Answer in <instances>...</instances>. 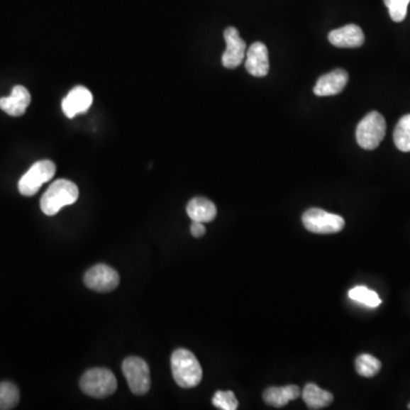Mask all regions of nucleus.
<instances>
[{
    "mask_svg": "<svg viewBox=\"0 0 410 410\" xmlns=\"http://www.w3.org/2000/svg\"><path fill=\"white\" fill-rule=\"evenodd\" d=\"M171 370L177 384L184 389L197 387L203 377L202 367L193 353L178 349L171 355Z\"/></svg>",
    "mask_w": 410,
    "mask_h": 410,
    "instance_id": "1",
    "label": "nucleus"
},
{
    "mask_svg": "<svg viewBox=\"0 0 410 410\" xmlns=\"http://www.w3.org/2000/svg\"><path fill=\"white\" fill-rule=\"evenodd\" d=\"M79 199V189L74 182L58 179L52 182L43 195L40 208L46 216H55L62 208L73 204Z\"/></svg>",
    "mask_w": 410,
    "mask_h": 410,
    "instance_id": "2",
    "label": "nucleus"
},
{
    "mask_svg": "<svg viewBox=\"0 0 410 410\" xmlns=\"http://www.w3.org/2000/svg\"><path fill=\"white\" fill-rule=\"evenodd\" d=\"M385 133H387L385 118L379 112L373 111L368 113L359 122L355 137L361 148L372 150L379 148V145L384 139Z\"/></svg>",
    "mask_w": 410,
    "mask_h": 410,
    "instance_id": "3",
    "label": "nucleus"
},
{
    "mask_svg": "<svg viewBox=\"0 0 410 410\" xmlns=\"http://www.w3.org/2000/svg\"><path fill=\"white\" fill-rule=\"evenodd\" d=\"M81 390L94 398H105L116 392L118 383L116 376L106 368H93L80 379Z\"/></svg>",
    "mask_w": 410,
    "mask_h": 410,
    "instance_id": "4",
    "label": "nucleus"
},
{
    "mask_svg": "<svg viewBox=\"0 0 410 410\" xmlns=\"http://www.w3.org/2000/svg\"><path fill=\"white\" fill-rule=\"evenodd\" d=\"M56 165L50 160L35 162L18 182V191L23 196H33L45 182L55 176Z\"/></svg>",
    "mask_w": 410,
    "mask_h": 410,
    "instance_id": "5",
    "label": "nucleus"
},
{
    "mask_svg": "<svg viewBox=\"0 0 410 410\" xmlns=\"http://www.w3.org/2000/svg\"><path fill=\"white\" fill-rule=\"evenodd\" d=\"M302 223L306 231L314 234H336L345 225L341 216L323 211L321 209H309L304 212Z\"/></svg>",
    "mask_w": 410,
    "mask_h": 410,
    "instance_id": "6",
    "label": "nucleus"
},
{
    "mask_svg": "<svg viewBox=\"0 0 410 410\" xmlns=\"http://www.w3.org/2000/svg\"><path fill=\"white\" fill-rule=\"evenodd\" d=\"M122 372L133 394L144 396L150 391V374L146 361L138 357H129L122 364Z\"/></svg>",
    "mask_w": 410,
    "mask_h": 410,
    "instance_id": "7",
    "label": "nucleus"
},
{
    "mask_svg": "<svg viewBox=\"0 0 410 410\" xmlns=\"http://www.w3.org/2000/svg\"><path fill=\"white\" fill-rule=\"evenodd\" d=\"M84 285L96 292H110L118 287L120 276L114 269L106 265H97L90 268L84 278Z\"/></svg>",
    "mask_w": 410,
    "mask_h": 410,
    "instance_id": "8",
    "label": "nucleus"
},
{
    "mask_svg": "<svg viewBox=\"0 0 410 410\" xmlns=\"http://www.w3.org/2000/svg\"><path fill=\"white\" fill-rule=\"evenodd\" d=\"M225 40L227 47L221 58L223 65L226 69H236L245 57V41L240 38L238 30L233 26L225 30Z\"/></svg>",
    "mask_w": 410,
    "mask_h": 410,
    "instance_id": "9",
    "label": "nucleus"
},
{
    "mask_svg": "<svg viewBox=\"0 0 410 410\" xmlns=\"http://www.w3.org/2000/svg\"><path fill=\"white\" fill-rule=\"evenodd\" d=\"M93 104V95L82 86L73 88L62 101V110L67 118H74L77 114L86 113Z\"/></svg>",
    "mask_w": 410,
    "mask_h": 410,
    "instance_id": "10",
    "label": "nucleus"
},
{
    "mask_svg": "<svg viewBox=\"0 0 410 410\" xmlns=\"http://www.w3.org/2000/svg\"><path fill=\"white\" fill-rule=\"evenodd\" d=\"M349 81V74L343 69H336L318 79L314 93L319 97L334 96L341 93Z\"/></svg>",
    "mask_w": 410,
    "mask_h": 410,
    "instance_id": "11",
    "label": "nucleus"
},
{
    "mask_svg": "<svg viewBox=\"0 0 410 410\" xmlns=\"http://www.w3.org/2000/svg\"><path fill=\"white\" fill-rule=\"evenodd\" d=\"M245 69L257 78L266 77L269 72L268 48L260 41L252 44L246 54Z\"/></svg>",
    "mask_w": 410,
    "mask_h": 410,
    "instance_id": "12",
    "label": "nucleus"
},
{
    "mask_svg": "<svg viewBox=\"0 0 410 410\" xmlns=\"http://www.w3.org/2000/svg\"><path fill=\"white\" fill-rule=\"evenodd\" d=\"M328 40L340 48H355L364 45L365 35L360 26L349 24L340 29L333 30L328 35Z\"/></svg>",
    "mask_w": 410,
    "mask_h": 410,
    "instance_id": "13",
    "label": "nucleus"
},
{
    "mask_svg": "<svg viewBox=\"0 0 410 410\" xmlns=\"http://www.w3.org/2000/svg\"><path fill=\"white\" fill-rule=\"evenodd\" d=\"M31 103L29 90L23 86H15L9 97L0 99V109L11 116H21Z\"/></svg>",
    "mask_w": 410,
    "mask_h": 410,
    "instance_id": "14",
    "label": "nucleus"
},
{
    "mask_svg": "<svg viewBox=\"0 0 410 410\" xmlns=\"http://www.w3.org/2000/svg\"><path fill=\"white\" fill-rule=\"evenodd\" d=\"M188 217L197 223H211L217 217V208L205 197H195L187 205Z\"/></svg>",
    "mask_w": 410,
    "mask_h": 410,
    "instance_id": "15",
    "label": "nucleus"
},
{
    "mask_svg": "<svg viewBox=\"0 0 410 410\" xmlns=\"http://www.w3.org/2000/svg\"><path fill=\"white\" fill-rule=\"evenodd\" d=\"M300 387L297 385H286L283 387H269L263 393V400L272 407H284L289 401L300 397Z\"/></svg>",
    "mask_w": 410,
    "mask_h": 410,
    "instance_id": "16",
    "label": "nucleus"
},
{
    "mask_svg": "<svg viewBox=\"0 0 410 410\" xmlns=\"http://www.w3.org/2000/svg\"><path fill=\"white\" fill-rule=\"evenodd\" d=\"M302 398L309 409H321L330 406L333 402L332 393L323 390L318 385L306 384L302 391Z\"/></svg>",
    "mask_w": 410,
    "mask_h": 410,
    "instance_id": "17",
    "label": "nucleus"
},
{
    "mask_svg": "<svg viewBox=\"0 0 410 410\" xmlns=\"http://www.w3.org/2000/svg\"><path fill=\"white\" fill-rule=\"evenodd\" d=\"M349 298L370 308H377L382 304L379 294L372 289H367L366 286H355L350 289Z\"/></svg>",
    "mask_w": 410,
    "mask_h": 410,
    "instance_id": "18",
    "label": "nucleus"
},
{
    "mask_svg": "<svg viewBox=\"0 0 410 410\" xmlns=\"http://www.w3.org/2000/svg\"><path fill=\"white\" fill-rule=\"evenodd\" d=\"M381 368V361L374 355L364 353L355 359V370L362 377H374L376 374H379Z\"/></svg>",
    "mask_w": 410,
    "mask_h": 410,
    "instance_id": "19",
    "label": "nucleus"
},
{
    "mask_svg": "<svg viewBox=\"0 0 410 410\" xmlns=\"http://www.w3.org/2000/svg\"><path fill=\"white\" fill-rule=\"evenodd\" d=\"M393 139L399 150L410 152V114L399 120L393 133Z\"/></svg>",
    "mask_w": 410,
    "mask_h": 410,
    "instance_id": "20",
    "label": "nucleus"
},
{
    "mask_svg": "<svg viewBox=\"0 0 410 410\" xmlns=\"http://www.w3.org/2000/svg\"><path fill=\"white\" fill-rule=\"evenodd\" d=\"M20 392L16 385L11 382L0 383V410H9L18 406Z\"/></svg>",
    "mask_w": 410,
    "mask_h": 410,
    "instance_id": "21",
    "label": "nucleus"
},
{
    "mask_svg": "<svg viewBox=\"0 0 410 410\" xmlns=\"http://www.w3.org/2000/svg\"><path fill=\"white\" fill-rule=\"evenodd\" d=\"M214 407L221 410H236L238 401L233 391H217L212 398Z\"/></svg>",
    "mask_w": 410,
    "mask_h": 410,
    "instance_id": "22",
    "label": "nucleus"
},
{
    "mask_svg": "<svg viewBox=\"0 0 410 410\" xmlns=\"http://www.w3.org/2000/svg\"><path fill=\"white\" fill-rule=\"evenodd\" d=\"M409 3L410 0H384L385 6L389 9V14L394 22H402L406 18Z\"/></svg>",
    "mask_w": 410,
    "mask_h": 410,
    "instance_id": "23",
    "label": "nucleus"
},
{
    "mask_svg": "<svg viewBox=\"0 0 410 410\" xmlns=\"http://www.w3.org/2000/svg\"><path fill=\"white\" fill-rule=\"evenodd\" d=\"M191 233L194 237L199 238V237L204 236L205 234V227L202 223H197V221H193L191 226Z\"/></svg>",
    "mask_w": 410,
    "mask_h": 410,
    "instance_id": "24",
    "label": "nucleus"
},
{
    "mask_svg": "<svg viewBox=\"0 0 410 410\" xmlns=\"http://www.w3.org/2000/svg\"><path fill=\"white\" fill-rule=\"evenodd\" d=\"M408 408H409V409H410V404H409V406H408Z\"/></svg>",
    "mask_w": 410,
    "mask_h": 410,
    "instance_id": "25",
    "label": "nucleus"
}]
</instances>
